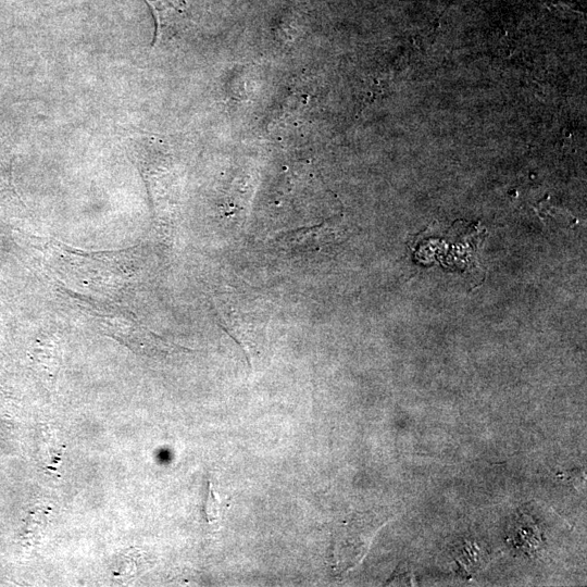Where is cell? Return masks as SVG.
Instances as JSON below:
<instances>
[{"label": "cell", "mask_w": 587, "mask_h": 587, "mask_svg": "<svg viewBox=\"0 0 587 587\" xmlns=\"http://www.w3.org/2000/svg\"><path fill=\"white\" fill-rule=\"evenodd\" d=\"M380 522L367 514H355L338 525L332 536L328 564L334 574H344L354 569L366 554L380 527Z\"/></svg>", "instance_id": "cell-1"}, {"label": "cell", "mask_w": 587, "mask_h": 587, "mask_svg": "<svg viewBox=\"0 0 587 587\" xmlns=\"http://www.w3.org/2000/svg\"><path fill=\"white\" fill-rule=\"evenodd\" d=\"M155 22L153 47L191 27L201 14L203 0H146Z\"/></svg>", "instance_id": "cell-2"}, {"label": "cell", "mask_w": 587, "mask_h": 587, "mask_svg": "<svg viewBox=\"0 0 587 587\" xmlns=\"http://www.w3.org/2000/svg\"><path fill=\"white\" fill-rule=\"evenodd\" d=\"M146 553L138 548L121 551L111 564L112 574L122 582L136 579L150 567Z\"/></svg>", "instance_id": "cell-3"}, {"label": "cell", "mask_w": 587, "mask_h": 587, "mask_svg": "<svg viewBox=\"0 0 587 587\" xmlns=\"http://www.w3.org/2000/svg\"><path fill=\"white\" fill-rule=\"evenodd\" d=\"M51 508L49 505H39L33 509L25 520L23 538L28 544L37 542L45 534L49 524Z\"/></svg>", "instance_id": "cell-4"}, {"label": "cell", "mask_w": 587, "mask_h": 587, "mask_svg": "<svg viewBox=\"0 0 587 587\" xmlns=\"http://www.w3.org/2000/svg\"><path fill=\"white\" fill-rule=\"evenodd\" d=\"M42 460L46 462L47 469L54 470L61 460L65 445L49 429L42 435Z\"/></svg>", "instance_id": "cell-5"}, {"label": "cell", "mask_w": 587, "mask_h": 587, "mask_svg": "<svg viewBox=\"0 0 587 587\" xmlns=\"http://www.w3.org/2000/svg\"><path fill=\"white\" fill-rule=\"evenodd\" d=\"M204 517L208 523L217 519L218 515V502L214 495L211 483H208V494L203 505Z\"/></svg>", "instance_id": "cell-6"}]
</instances>
